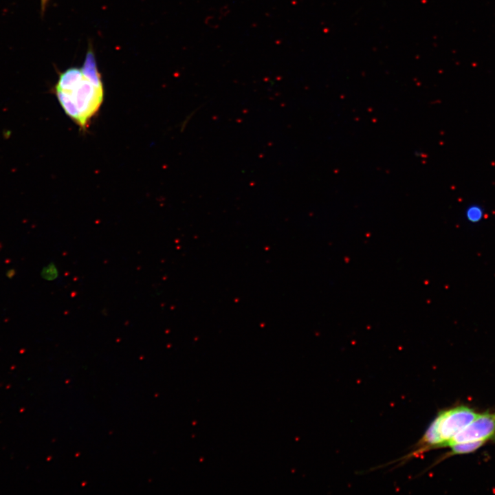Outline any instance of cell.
<instances>
[{
    "mask_svg": "<svg viewBox=\"0 0 495 495\" xmlns=\"http://www.w3.org/2000/svg\"><path fill=\"white\" fill-rule=\"evenodd\" d=\"M56 98L65 114L81 129H86L104 100V89L91 51L82 68L60 74L55 85Z\"/></svg>",
    "mask_w": 495,
    "mask_h": 495,
    "instance_id": "1",
    "label": "cell"
},
{
    "mask_svg": "<svg viewBox=\"0 0 495 495\" xmlns=\"http://www.w3.org/2000/svg\"><path fill=\"white\" fill-rule=\"evenodd\" d=\"M47 1V0H41V4H42L43 8H44V7L45 6Z\"/></svg>",
    "mask_w": 495,
    "mask_h": 495,
    "instance_id": "8",
    "label": "cell"
},
{
    "mask_svg": "<svg viewBox=\"0 0 495 495\" xmlns=\"http://www.w3.org/2000/svg\"><path fill=\"white\" fill-rule=\"evenodd\" d=\"M470 441L495 442V411L478 413L469 425L450 440L447 448Z\"/></svg>",
    "mask_w": 495,
    "mask_h": 495,
    "instance_id": "3",
    "label": "cell"
},
{
    "mask_svg": "<svg viewBox=\"0 0 495 495\" xmlns=\"http://www.w3.org/2000/svg\"><path fill=\"white\" fill-rule=\"evenodd\" d=\"M466 218L472 223L479 221L483 216L482 209L478 206H472L466 210Z\"/></svg>",
    "mask_w": 495,
    "mask_h": 495,
    "instance_id": "6",
    "label": "cell"
},
{
    "mask_svg": "<svg viewBox=\"0 0 495 495\" xmlns=\"http://www.w3.org/2000/svg\"><path fill=\"white\" fill-rule=\"evenodd\" d=\"M488 442L485 441H470L461 442L452 445L449 448L450 451L442 456V459L454 455L465 454L476 452L477 450L486 445Z\"/></svg>",
    "mask_w": 495,
    "mask_h": 495,
    "instance_id": "4",
    "label": "cell"
},
{
    "mask_svg": "<svg viewBox=\"0 0 495 495\" xmlns=\"http://www.w3.org/2000/svg\"><path fill=\"white\" fill-rule=\"evenodd\" d=\"M478 415L472 408L459 405L439 411L412 449L396 461L401 465L428 451L447 448L450 440Z\"/></svg>",
    "mask_w": 495,
    "mask_h": 495,
    "instance_id": "2",
    "label": "cell"
},
{
    "mask_svg": "<svg viewBox=\"0 0 495 495\" xmlns=\"http://www.w3.org/2000/svg\"><path fill=\"white\" fill-rule=\"evenodd\" d=\"M16 272L14 268H10L6 271V276L9 279H12L16 276Z\"/></svg>",
    "mask_w": 495,
    "mask_h": 495,
    "instance_id": "7",
    "label": "cell"
},
{
    "mask_svg": "<svg viewBox=\"0 0 495 495\" xmlns=\"http://www.w3.org/2000/svg\"><path fill=\"white\" fill-rule=\"evenodd\" d=\"M41 277L47 281H53L56 280L59 276V270L54 262H49L45 265L40 272Z\"/></svg>",
    "mask_w": 495,
    "mask_h": 495,
    "instance_id": "5",
    "label": "cell"
}]
</instances>
